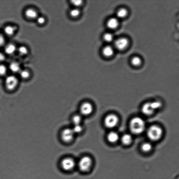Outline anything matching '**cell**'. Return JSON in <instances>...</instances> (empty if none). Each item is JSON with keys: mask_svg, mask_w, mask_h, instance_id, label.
Segmentation results:
<instances>
[{"mask_svg": "<svg viewBox=\"0 0 179 179\" xmlns=\"http://www.w3.org/2000/svg\"><path fill=\"white\" fill-rule=\"evenodd\" d=\"M130 129L133 133L139 134L142 133L145 129L146 124L144 120L140 117H135L131 120Z\"/></svg>", "mask_w": 179, "mask_h": 179, "instance_id": "cell-1", "label": "cell"}, {"mask_svg": "<svg viewBox=\"0 0 179 179\" xmlns=\"http://www.w3.org/2000/svg\"><path fill=\"white\" fill-rule=\"evenodd\" d=\"M162 105L161 102L158 101L146 102L142 106V112L145 115L151 116L160 109Z\"/></svg>", "mask_w": 179, "mask_h": 179, "instance_id": "cell-2", "label": "cell"}, {"mask_svg": "<svg viewBox=\"0 0 179 179\" xmlns=\"http://www.w3.org/2000/svg\"><path fill=\"white\" fill-rule=\"evenodd\" d=\"M147 136L150 141L156 142L160 140L163 134L162 128L158 125L150 127L147 131Z\"/></svg>", "mask_w": 179, "mask_h": 179, "instance_id": "cell-3", "label": "cell"}, {"mask_svg": "<svg viewBox=\"0 0 179 179\" xmlns=\"http://www.w3.org/2000/svg\"><path fill=\"white\" fill-rule=\"evenodd\" d=\"M19 84V80L15 75L7 76L5 80V87L7 91H13L15 90Z\"/></svg>", "mask_w": 179, "mask_h": 179, "instance_id": "cell-4", "label": "cell"}, {"mask_svg": "<svg viewBox=\"0 0 179 179\" xmlns=\"http://www.w3.org/2000/svg\"><path fill=\"white\" fill-rule=\"evenodd\" d=\"M74 134L72 128H65L60 132V137L62 141L68 143L73 139Z\"/></svg>", "mask_w": 179, "mask_h": 179, "instance_id": "cell-5", "label": "cell"}, {"mask_svg": "<svg viewBox=\"0 0 179 179\" xmlns=\"http://www.w3.org/2000/svg\"><path fill=\"white\" fill-rule=\"evenodd\" d=\"M92 163V160L89 157H84L79 161L78 167L82 171L86 172L91 168Z\"/></svg>", "mask_w": 179, "mask_h": 179, "instance_id": "cell-6", "label": "cell"}, {"mask_svg": "<svg viewBox=\"0 0 179 179\" xmlns=\"http://www.w3.org/2000/svg\"><path fill=\"white\" fill-rule=\"evenodd\" d=\"M118 118L114 114H111L108 116L104 120V123L107 127L112 128L115 127L118 124Z\"/></svg>", "mask_w": 179, "mask_h": 179, "instance_id": "cell-7", "label": "cell"}, {"mask_svg": "<svg viewBox=\"0 0 179 179\" xmlns=\"http://www.w3.org/2000/svg\"><path fill=\"white\" fill-rule=\"evenodd\" d=\"M75 165V161L71 158H66L63 159L61 162V166L63 169L66 171L71 170Z\"/></svg>", "mask_w": 179, "mask_h": 179, "instance_id": "cell-8", "label": "cell"}, {"mask_svg": "<svg viewBox=\"0 0 179 179\" xmlns=\"http://www.w3.org/2000/svg\"><path fill=\"white\" fill-rule=\"evenodd\" d=\"M129 41L125 38H120L114 41V45L116 49L119 51H123L127 47Z\"/></svg>", "mask_w": 179, "mask_h": 179, "instance_id": "cell-9", "label": "cell"}, {"mask_svg": "<svg viewBox=\"0 0 179 179\" xmlns=\"http://www.w3.org/2000/svg\"><path fill=\"white\" fill-rule=\"evenodd\" d=\"M141 150L143 153L144 155H150L154 152V146L152 143L151 142H145L143 143L141 146Z\"/></svg>", "mask_w": 179, "mask_h": 179, "instance_id": "cell-10", "label": "cell"}, {"mask_svg": "<svg viewBox=\"0 0 179 179\" xmlns=\"http://www.w3.org/2000/svg\"><path fill=\"white\" fill-rule=\"evenodd\" d=\"M25 15L27 19L33 20L37 19L38 17V13L37 10L33 8H29L26 10Z\"/></svg>", "mask_w": 179, "mask_h": 179, "instance_id": "cell-11", "label": "cell"}, {"mask_svg": "<svg viewBox=\"0 0 179 179\" xmlns=\"http://www.w3.org/2000/svg\"><path fill=\"white\" fill-rule=\"evenodd\" d=\"M93 110V107L91 104L85 102L82 104L80 108V112L84 115H88L91 114Z\"/></svg>", "mask_w": 179, "mask_h": 179, "instance_id": "cell-12", "label": "cell"}, {"mask_svg": "<svg viewBox=\"0 0 179 179\" xmlns=\"http://www.w3.org/2000/svg\"><path fill=\"white\" fill-rule=\"evenodd\" d=\"M119 21L117 18H112L108 20L107 22V26L109 29H114L118 27Z\"/></svg>", "mask_w": 179, "mask_h": 179, "instance_id": "cell-13", "label": "cell"}, {"mask_svg": "<svg viewBox=\"0 0 179 179\" xmlns=\"http://www.w3.org/2000/svg\"><path fill=\"white\" fill-rule=\"evenodd\" d=\"M9 68L10 71L14 73H19L21 70L18 62L15 61L11 62L10 64Z\"/></svg>", "mask_w": 179, "mask_h": 179, "instance_id": "cell-14", "label": "cell"}, {"mask_svg": "<svg viewBox=\"0 0 179 179\" xmlns=\"http://www.w3.org/2000/svg\"><path fill=\"white\" fill-rule=\"evenodd\" d=\"M17 50L15 46L13 43H9L5 46L4 51L9 55H13Z\"/></svg>", "mask_w": 179, "mask_h": 179, "instance_id": "cell-15", "label": "cell"}, {"mask_svg": "<svg viewBox=\"0 0 179 179\" xmlns=\"http://www.w3.org/2000/svg\"><path fill=\"white\" fill-rule=\"evenodd\" d=\"M113 48L110 46H107L105 47L102 49V53L106 57H111L114 54Z\"/></svg>", "mask_w": 179, "mask_h": 179, "instance_id": "cell-16", "label": "cell"}, {"mask_svg": "<svg viewBox=\"0 0 179 179\" xmlns=\"http://www.w3.org/2000/svg\"><path fill=\"white\" fill-rule=\"evenodd\" d=\"M17 28L14 26L8 25L4 28V32L8 36H13L15 34Z\"/></svg>", "mask_w": 179, "mask_h": 179, "instance_id": "cell-17", "label": "cell"}, {"mask_svg": "<svg viewBox=\"0 0 179 179\" xmlns=\"http://www.w3.org/2000/svg\"><path fill=\"white\" fill-rule=\"evenodd\" d=\"M119 138L118 134L115 132H112L108 134V140L110 142L114 143L117 141Z\"/></svg>", "mask_w": 179, "mask_h": 179, "instance_id": "cell-18", "label": "cell"}, {"mask_svg": "<svg viewBox=\"0 0 179 179\" xmlns=\"http://www.w3.org/2000/svg\"><path fill=\"white\" fill-rule=\"evenodd\" d=\"M19 74L20 77L21 79L24 80L29 79L31 76V74L30 71L27 69H21Z\"/></svg>", "mask_w": 179, "mask_h": 179, "instance_id": "cell-19", "label": "cell"}, {"mask_svg": "<svg viewBox=\"0 0 179 179\" xmlns=\"http://www.w3.org/2000/svg\"><path fill=\"white\" fill-rule=\"evenodd\" d=\"M127 10L125 8H121L116 13V17L118 19L124 18L127 15Z\"/></svg>", "mask_w": 179, "mask_h": 179, "instance_id": "cell-20", "label": "cell"}, {"mask_svg": "<svg viewBox=\"0 0 179 179\" xmlns=\"http://www.w3.org/2000/svg\"><path fill=\"white\" fill-rule=\"evenodd\" d=\"M132 140V137L129 134H125L122 137V141L124 144H130L131 143Z\"/></svg>", "mask_w": 179, "mask_h": 179, "instance_id": "cell-21", "label": "cell"}, {"mask_svg": "<svg viewBox=\"0 0 179 179\" xmlns=\"http://www.w3.org/2000/svg\"><path fill=\"white\" fill-rule=\"evenodd\" d=\"M131 63L133 65L136 67H138L141 64L142 61L141 58L138 56H134L131 60Z\"/></svg>", "mask_w": 179, "mask_h": 179, "instance_id": "cell-22", "label": "cell"}, {"mask_svg": "<svg viewBox=\"0 0 179 179\" xmlns=\"http://www.w3.org/2000/svg\"><path fill=\"white\" fill-rule=\"evenodd\" d=\"M18 51L20 55L22 56L27 55L29 53V49L28 48L24 46H20L18 48Z\"/></svg>", "mask_w": 179, "mask_h": 179, "instance_id": "cell-23", "label": "cell"}, {"mask_svg": "<svg viewBox=\"0 0 179 179\" xmlns=\"http://www.w3.org/2000/svg\"><path fill=\"white\" fill-rule=\"evenodd\" d=\"M80 11L78 8H74L70 11L69 14L71 17L72 18H76L78 17L80 15Z\"/></svg>", "mask_w": 179, "mask_h": 179, "instance_id": "cell-24", "label": "cell"}, {"mask_svg": "<svg viewBox=\"0 0 179 179\" xmlns=\"http://www.w3.org/2000/svg\"><path fill=\"white\" fill-rule=\"evenodd\" d=\"M105 41L108 43L112 42L114 40V37L112 34L110 33H106L103 36Z\"/></svg>", "mask_w": 179, "mask_h": 179, "instance_id": "cell-25", "label": "cell"}, {"mask_svg": "<svg viewBox=\"0 0 179 179\" xmlns=\"http://www.w3.org/2000/svg\"><path fill=\"white\" fill-rule=\"evenodd\" d=\"M81 121V117L80 116L78 115L74 116L72 118V122L74 125L80 124Z\"/></svg>", "mask_w": 179, "mask_h": 179, "instance_id": "cell-26", "label": "cell"}, {"mask_svg": "<svg viewBox=\"0 0 179 179\" xmlns=\"http://www.w3.org/2000/svg\"><path fill=\"white\" fill-rule=\"evenodd\" d=\"M7 71V68L3 64H0V76L6 75Z\"/></svg>", "mask_w": 179, "mask_h": 179, "instance_id": "cell-27", "label": "cell"}, {"mask_svg": "<svg viewBox=\"0 0 179 179\" xmlns=\"http://www.w3.org/2000/svg\"><path fill=\"white\" fill-rule=\"evenodd\" d=\"M74 133H78L81 132L82 130V126L80 124L74 125V127L72 128Z\"/></svg>", "mask_w": 179, "mask_h": 179, "instance_id": "cell-28", "label": "cell"}, {"mask_svg": "<svg viewBox=\"0 0 179 179\" xmlns=\"http://www.w3.org/2000/svg\"><path fill=\"white\" fill-rule=\"evenodd\" d=\"M37 23L40 25H43L45 23L46 19L45 17L43 16L38 17L37 19Z\"/></svg>", "mask_w": 179, "mask_h": 179, "instance_id": "cell-29", "label": "cell"}, {"mask_svg": "<svg viewBox=\"0 0 179 179\" xmlns=\"http://www.w3.org/2000/svg\"><path fill=\"white\" fill-rule=\"evenodd\" d=\"M71 2L72 4L76 7H79V6L81 5L83 1H80V0H78V1H76V0H75V1H72Z\"/></svg>", "mask_w": 179, "mask_h": 179, "instance_id": "cell-30", "label": "cell"}, {"mask_svg": "<svg viewBox=\"0 0 179 179\" xmlns=\"http://www.w3.org/2000/svg\"><path fill=\"white\" fill-rule=\"evenodd\" d=\"M5 40L4 37L0 33V47H1L4 44Z\"/></svg>", "mask_w": 179, "mask_h": 179, "instance_id": "cell-31", "label": "cell"}, {"mask_svg": "<svg viewBox=\"0 0 179 179\" xmlns=\"http://www.w3.org/2000/svg\"><path fill=\"white\" fill-rule=\"evenodd\" d=\"M5 59V57L4 54L0 52V62H3Z\"/></svg>", "mask_w": 179, "mask_h": 179, "instance_id": "cell-32", "label": "cell"}]
</instances>
